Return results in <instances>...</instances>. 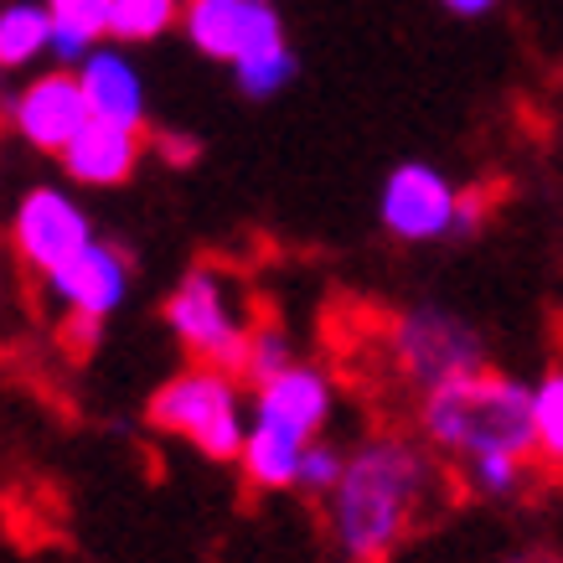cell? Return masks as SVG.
Returning a JSON list of instances; mask_svg holds the SVG:
<instances>
[{
	"mask_svg": "<svg viewBox=\"0 0 563 563\" xmlns=\"http://www.w3.org/2000/svg\"><path fill=\"white\" fill-rule=\"evenodd\" d=\"M172 26H181V0H114L109 11V42L120 47H145Z\"/></svg>",
	"mask_w": 563,
	"mask_h": 563,
	"instance_id": "cell-18",
	"label": "cell"
},
{
	"mask_svg": "<svg viewBox=\"0 0 563 563\" xmlns=\"http://www.w3.org/2000/svg\"><path fill=\"white\" fill-rule=\"evenodd\" d=\"M413 429L444 465H465L476 455H532V383L492 362L444 377L419 393Z\"/></svg>",
	"mask_w": 563,
	"mask_h": 563,
	"instance_id": "cell-2",
	"label": "cell"
},
{
	"mask_svg": "<svg viewBox=\"0 0 563 563\" xmlns=\"http://www.w3.org/2000/svg\"><path fill=\"white\" fill-rule=\"evenodd\" d=\"M42 290L63 321L73 325L78 346H93L109 316H120L130 290H135V264H130V249L109 239H93L88 249H78L73 258H63L57 269L42 274Z\"/></svg>",
	"mask_w": 563,
	"mask_h": 563,
	"instance_id": "cell-7",
	"label": "cell"
},
{
	"mask_svg": "<svg viewBox=\"0 0 563 563\" xmlns=\"http://www.w3.org/2000/svg\"><path fill=\"white\" fill-rule=\"evenodd\" d=\"M166 331L191 362L222 367V373L243 377V357H249V336H254V316L243 310L233 279L218 264H191L166 295Z\"/></svg>",
	"mask_w": 563,
	"mask_h": 563,
	"instance_id": "cell-5",
	"label": "cell"
},
{
	"mask_svg": "<svg viewBox=\"0 0 563 563\" xmlns=\"http://www.w3.org/2000/svg\"><path fill=\"white\" fill-rule=\"evenodd\" d=\"M346 471V450L336 440H310V450L300 455V476H295V492L310 496V501H325V496L336 492V481Z\"/></svg>",
	"mask_w": 563,
	"mask_h": 563,
	"instance_id": "cell-21",
	"label": "cell"
},
{
	"mask_svg": "<svg viewBox=\"0 0 563 563\" xmlns=\"http://www.w3.org/2000/svg\"><path fill=\"white\" fill-rule=\"evenodd\" d=\"M181 36L212 63H243L285 42V16L269 0H181Z\"/></svg>",
	"mask_w": 563,
	"mask_h": 563,
	"instance_id": "cell-10",
	"label": "cell"
},
{
	"mask_svg": "<svg viewBox=\"0 0 563 563\" xmlns=\"http://www.w3.org/2000/svg\"><path fill=\"white\" fill-rule=\"evenodd\" d=\"M290 362H300L290 331H285L279 321H254L249 357H243V383H249V388H258V383H269L274 373H285Z\"/></svg>",
	"mask_w": 563,
	"mask_h": 563,
	"instance_id": "cell-20",
	"label": "cell"
},
{
	"mask_svg": "<svg viewBox=\"0 0 563 563\" xmlns=\"http://www.w3.org/2000/svg\"><path fill=\"white\" fill-rule=\"evenodd\" d=\"M109 11H114V0H47V16H52L47 63L52 68H78L99 42H109Z\"/></svg>",
	"mask_w": 563,
	"mask_h": 563,
	"instance_id": "cell-14",
	"label": "cell"
},
{
	"mask_svg": "<svg viewBox=\"0 0 563 563\" xmlns=\"http://www.w3.org/2000/svg\"><path fill=\"white\" fill-rule=\"evenodd\" d=\"M78 84H84L88 114L109 124H124V130H145L151 124V88H145V73L130 57V47L120 42H99L78 63Z\"/></svg>",
	"mask_w": 563,
	"mask_h": 563,
	"instance_id": "cell-12",
	"label": "cell"
},
{
	"mask_svg": "<svg viewBox=\"0 0 563 563\" xmlns=\"http://www.w3.org/2000/svg\"><path fill=\"white\" fill-rule=\"evenodd\" d=\"M93 239L99 233H93L84 197L73 187H63V181H36L11 207V254L32 274L57 269L63 258H73Z\"/></svg>",
	"mask_w": 563,
	"mask_h": 563,
	"instance_id": "cell-8",
	"label": "cell"
},
{
	"mask_svg": "<svg viewBox=\"0 0 563 563\" xmlns=\"http://www.w3.org/2000/svg\"><path fill=\"white\" fill-rule=\"evenodd\" d=\"M93 120L84 99V84L73 68H47L26 78V84L5 99V130L26 145V151L42 155H63L68 140Z\"/></svg>",
	"mask_w": 563,
	"mask_h": 563,
	"instance_id": "cell-9",
	"label": "cell"
},
{
	"mask_svg": "<svg viewBox=\"0 0 563 563\" xmlns=\"http://www.w3.org/2000/svg\"><path fill=\"white\" fill-rule=\"evenodd\" d=\"M336 419V383L325 367L316 362H290L285 373H274L269 383H258L254 398H249V424H264V429H279L290 440L310 444L321 440L325 429Z\"/></svg>",
	"mask_w": 563,
	"mask_h": 563,
	"instance_id": "cell-11",
	"label": "cell"
},
{
	"mask_svg": "<svg viewBox=\"0 0 563 563\" xmlns=\"http://www.w3.org/2000/svg\"><path fill=\"white\" fill-rule=\"evenodd\" d=\"M486 212H492V202L481 191L455 187L429 161H398L377 187V228L393 243H409V249L444 239H476L486 228Z\"/></svg>",
	"mask_w": 563,
	"mask_h": 563,
	"instance_id": "cell-4",
	"label": "cell"
},
{
	"mask_svg": "<svg viewBox=\"0 0 563 563\" xmlns=\"http://www.w3.org/2000/svg\"><path fill=\"white\" fill-rule=\"evenodd\" d=\"M151 145L166 155L172 166H191V161H197V140H187V135H155Z\"/></svg>",
	"mask_w": 563,
	"mask_h": 563,
	"instance_id": "cell-22",
	"label": "cell"
},
{
	"mask_svg": "<svg viewBox=\"0 0 563 563\" xmlns=\"http://www.w3.org/2000/svg\"><path fill=\"white\" fill-rule=\"evenodd\" d=\"M140 161H145V130H124V124L109 120H88L68 140V151L57 155L68 187H88V191L124 187L140 172Z\"/></svg>",
	"mask_w": 563,
	"mask_h": 563,
	"instance_id": "cell-13",
	"label": "cell"
},
{
	"mask_svg": "<svg viewBox=\"0 0 563 563\" xmlns=\"http://www.w3.org/2000/svg\"><path fill=\"white\" fill-rule=\"evenodd\" d=\"M532 455H476V461L455 465L461 492L481 496V501H517L532 486Z\"/></svg>",
	"mask_w": 563,
	"mask_h": 563,
	"instance_id": "cell-16",
	"label": "cell"
},
{
	"mask_svg": "<svg viewBox=\"0 0 563 563\" xmlns=\"http://www.w3.org/2000/svg\"><path fill=\"white\" fill-rule=\"evenodd\" d=\"M269 5H274V0H269Z\"/></svg>",
	"mask_w": 563,
	"mask_h": 563,
	"instance_id": "cell-25",
	"label": "cell"
},
{
	"mask_svg": "<svg viewBox=\"0 0 563 563\" xmlns=\"http://www.w3.org/2000/svg\"><path fill=\"white\" fill-rule=\"evenodd\" d=\"M383 352L388 367L413 393L434 388L444 377H461L471 367H486V336L471 316L440 300H419V306L393 310L383 325Z\"/></svg>",
	"mask_w": 563,
	"mask_h": 563,
	"instance_id": "cell-6",
	"label": "cell"
},
{
	"mask_svg": "<svg viewBox=\"0 0 563 563\" xmlns=\"http://www.w3.org/2000/svg\"><path fill=\"white\" fill-rule=\"evenodd\" d=\"M496 5H501V0H440V11L455 21H486Z\"/></svg>",
	"mask_w": 563,
	"mask_h": 563,
	"instance_id": "cell-23",
	"label": "cell"
},
{
	"mask_svg": "<svg viewBox=\"0 0 563 563\" xmlns=\"http://www.w3.org/2000/svg\"><path fill=\"white\" fill-rule=\"evenodd\" d=\"M444 492V461L419 434L377 429L346 450L336 492L321 501L331 548L346 563H388L424 528Z\"/></svg>",
	"mask_w": 563,
	"mask_h": 563,
	"instance_id": "cell-1",
	"label": "cell"
},
{
	"mask_svg": "<svg viewBox=\"0 0 563 563\" xmlns=\"http://www.w3.org/2000/svg\"><path fill=\"white\" fill-rule=\"evenodd\" d=\"M295 73H300V57H295L290 42H274V47L254 52V57H243V63H233V84H239L243 99H279L285 88L295 84Z\"/></svg>",
	"mask_w": 563,
	"mask_h": 563,
	"instance_id": "cell-19",
	"label": "cell"
},
{
	"mask_svg": "<svg viewBox=\"0 0 563 563\" xmlns=\"http://www.w3.org/2000/svg\"><path fill=\"white\" fill-rule=\"evenodd\" d=\"M47 0H0V73H26L47 57Z\"/></svg>",
	"mask_w": 563,
	"mask_h": 563,
	"instance_id": "cell-15",
	"label": "cell"
},
{
	"mask_svg": "<svg viewBox=\"0 0 563 563\" xmlns=\"http://www.w3.org/2000/svg\"><path fill=\"white\" fill-rule=\"evenodd\" d=\"M145 419L161 434L187 440L202 461L239 465L243 434H249V393H243L239 373H222L207 362H187L176 367L145 404Z\"/></svg>",
	"mask_w": 563,
	"mask_h": 563,
	"instance_id": "cell-3",
	"label": "cell"
},
{
	"mask_svg": "<svg viewBox=\"0 0 563 563\" xmlns=\"http://www.w3.org/2000/svg\"><path fill=\"white\" fill-rule=\"evenodd\" d=\"M0 103H5V73H0Z\"/></svg>",
	"mask_w": 563,
	"mask_h": 563,
	"instance_id": "cell-24",
	"label": "cell"
},
{
	"mask_svg": "<svg viewBox=\"0 0 563 563\" xmlns=\"http://www.w3.org/2000/svg\"><path fill=\"white\" fill-rule=\"evenodd\" d=\"M532 461L563 476V362L532 383Z\"/></svg>",
	"mask_w": 563,
	"mask_h": 563,
	"instance_id": "cell-17",
	"label": "cell"
}]
</instances>
